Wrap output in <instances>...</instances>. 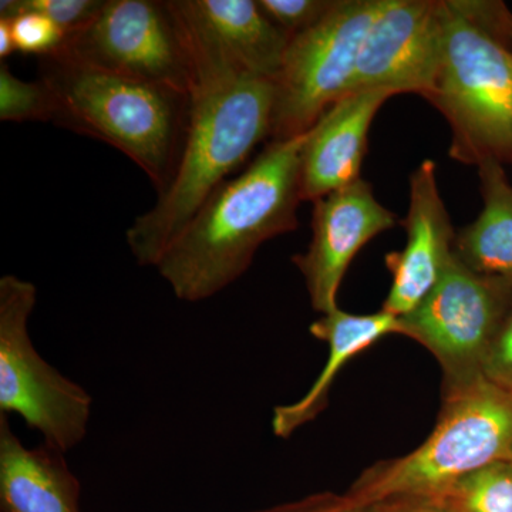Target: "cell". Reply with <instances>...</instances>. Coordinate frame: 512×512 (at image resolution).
<instances>
[{
  "mask_svg": "<svg viewBox=\"0 0 512 512\" xmlns=\"http://www.w3.org/2000/svg\"><path fill=\"white\" fill-rule=\"evenodd\" d=\"M187 133L173 178L127 229L128 249L153 266L208 198L271 137L275 80L218 60L195 59Z\"/></svg>",
  "mask_w": 512,
  "mask_h": 512,
  "instance_id": "cell-1",
  "label": "cell"
},
{
  "mask_svg": "<svg viewBox=\"0 0 512 512\" xmlns=\"http://www.w3.org/2000/svg\"><path fill=\"white\" fill-rule=\"evenodd\" d=\"M306 136L271 140L165 248L154 268L180 301L218 295L248 271L264 242L295 231Z\"/></svg>",
  "mask_w": 512,
  "mask_h": 512,
  "instance_id": "cell-2",
  "label": "cell"
},
{
  "mask_svg": "<svg viewBox=\"0 0 512 512\" xmlns=\"http://www.w3.org/2000/svg\"><path fill=\"white\" fill-rule=\"evenodd\" d=\"M39 80L52 94V123L116 148L157 194L165 190L183 148L191 96L59 52L40 59Z\"/></svg>",
  "mask_w": 512,
  "mask_h": 512,
  "instance_id": "cell-3",
  "label": "cell"
},
{
  "mask_svg": "<svg viewBox=\"0 0 512 512\" xmlns=\"http://www.w3.org/2000/svg\"><path fill=\"white\" fill-rule=\"evenodd\" d=\"M443 10V60L430 103L450 124V156L477 167L512 161V49L485 2L443 0Z\"/></svg>",
  "mask_w": 512,
  "mask_h": 512,
  "instance_id": "cell-4",
  "label": "cell"
},
{
  "mask_svg": "<svg viewBox=\"0 0 512 512\" xmlns=\"http://www.w3.org/2000/svg\"><path fill=\"white\" fill-rule=\"evenodd\" d=\"M512 463V396L483 379L444 393L433 433L412 453L360 474L349 494L370 504L440 497L493 464Z\"/></svg>",
  "mask_w": 512,
  "mask_h": 512,
  "instance_id": "cell-5",
  "label": "cell"
},
{
  "mask_svg": "<svg viewBox=\"0 0 512 512\" xmlns=\"http://www.w3.org/2000/svg\"><path fill=\"white\" fill-rule=\"evenodd\" d=\"M36 301L32 282L0 278V414H18L64 454L86 439L93 397L37 352L29 333Z\"/></svg>",
  "mask_w": 512,
  "mask_h": 512,
  "instance_id": "cell-6",
  "label": "cell"
},
{
  "mask_svg": "<svg viewBox=\"0 0 512 512\" xmlns=\"http://www.w3.org/2000/svg\"><path fill=\"white\" fill-rule=\"evenodd\" d=\"M383 0H338L318 25L293 36L275 79L272 140L308 133L352 93L360 50Z\"/></svg>",
  "mask_w": 512,
  "mask_h": 512,
  "instance_id": "cell-7",
  "label": "cell"
},
{
  "mask_svg": "<svg viewBox=\"0 0 512 512\" xmlns=\"http://www.w3.org/2000/svg\"><path fill=\"white\" fill-rule=\"evenodd\" d=\"M57 52L188 96L194 89V56L171 0H104Z\"/></svg>",
  "mask_w": 512,
  "mask_h": 512,
  "instance_id": "cell-8",
  "label": "cell"
},
{
  "mask_svg": "<svg viewBox=\"0 0 512 512\" xmlns=\"http://www.w3.org/2000/svg\"><path fill=\"white\" fill-rule=\"evenodd\" d=\"M511 308V285L476 274L454 254L436 288L400 319L403 335L436 357L451 393L483 379L485 356Z\"/></svg>",
  "mask_w": 512,
  "mask_h": 512,
  "instance_id": "cell-9",
  "label": "cell"
},
{
  "mask_svg": "<svg viewBox=\"0 0 512 512\" xmlns=\"http://www.w3.org/2000/svg\"><path fill=\"white\" fill-rule=\"evenodd\" d=\"M443 47V0H383L360 50L352 92L416 93L431 101Z\"/></svg>",
  "mask_w": 512,
  "mask_h": 512,
  "instance_id": "cell-10",
  "label": "cell"
},
{
  "mask_svg": "<svg viewBox=\"0 0 512 512\" xmlns=\"http://www.w3.org/2000/svg\"><path fill=\"white\" fill-rule=\"evenodd\" d=\"M397 224L399 217L377 201L363 178L313 201L311 244L292 262L316 312L326 315L339 308L340 285L357 252Z\"/></svg>",
  "mask_w": 512,
  "mask_h": 512,
  "instance_id": "cell-11",
  "label": "cell"
},
{
  "mask_svg": "<svg viewBox=\"0 0 512 512\" xmlns=\"http://www.w3.org/2000/svg\"><path fill=\"white\" fill-rule=\"evenodd\" d=\"M403 251L386 255L392 286L383 311L397 318L412 313L439 284L454 255L453 225L437 184L436 164L424 160L410 177V205Z\"/></svg>",
  "mask_w": 512,
  "mask_h": 512,
  "instance_id": "cell-12",
  "label": "cell"
},
{
  "mask_svg": "<svg viewBox=\"0 0 512 512\" xmlns=\"http://www.w3.org/2000/svg\"><path fill=\"white\" fill-rule=\"evenodd\" d=\"M194 56L275 80L292 37L254 0H171Z\"/></svg>",
  "mask_w": 512,
  "mask_h": 512,
  "instance_id": "cell-13",
  "label": "cell"
},
{
  "mask_svg": "<svg viewBox=\"0 0 512 512\" xmlns=\"http://www.w3.org/2000/svg\"><path fill=\"white\" fill-rule=\"evenodd\" d=\"M393 96L387 90H357L320 117L302 148L303 201L313 202L362 178L369 128L377 111Z\"/></svg>",
  "mask_w": 512,
  "mask_h": 512,
  "instance_id": "cell-14",
  "label": "cell"
},
{
  "mask_svg": "<svg viewBox=\"0 0 512 512\" xmlns=\"http://www.w3.org/2000/svg\"><path fill=\"white\" fill-rule=\"evenodd\" d=\"M0 508L2 512H82L80 483L63 453L28 448L0 414Z\"/></svg>",
  "mask_w": 512,
  "mask_h": 512,
  "instance_id": "cell-15",
  "label": "cell"
},
{
  "mask_svg": "<svg viewBox=\"0 0 512 512\" xmlns=\"http://www.w3.org/2000/svg\"><path fill=\"white\" fill-rule=\"evenodd\" d=\"M309 329L313 338L328 343V362L305 396L275 407L272 431L279 439H288L326 409L330 387L350 359L384 336L403 335L402 319L383 309L370 315H353L338 308L320 316Z\"/></svg>",
  "mask_w": 512,
  "mask_h": 512,
  "instance_id": "cell-16",
  "label": "cell"
},
{
  "mask_svg": "<svg viewBox=\"0 0 512 512\" xmlns=\"http://www.w3.org/2000/svg\"><path fill=\"white\" fill-rule=\"evenodd\" d=\"M483 210L454 241V254L478 275L512 286V184L503 163L478 165Z\"/></svg>",
  "mask_w": 512,
  "mask_h": 512,
  "instance_id": "cell-17",
  "label": "cell"
},
{
  "mask_svg": "<svg viewBox=\"0 0 512 512\" xmlns=\"http://www.w3.org/2000/svg\"><path fill=\"white\" fill-rule=\"evenodd\" d=\"M440 497H446L460 512H512V463L481 468Z\"/></svg>",
  "mask_w": 512,
  "mask_h": 512,
  "instance_id": "cell-18",
  "label": "cell"
},
{
  "mask_svg": "<svg viewBox=\"0 0 512 512\" xmlns=\"http://www.w3.org/2000/svg\"><path fill=\"white\" fill-rule=\"evenodd\" d=\"M53 119L52 94L42 80L26 82L0 64V120L23 123V121H50Z\"/></svg>",
  "mask_w": 512,
  "mask_h": 512,
  "instance_id": "cell-19",
  "label": "cell"
},
{
  "mask_svg": "<svg viewBox=\"0 0 512 512\" xmlns=\"http://www.w3.org/2000/svg\"><path fill=\"white\" fill-rule=\"evenodd\" d=\"M104 0H2L0 18L35 12L52 20L64 36L73 35L97 15Z\"/></svg>",
  "mask_w": 512,
  "mask_h": 512,
  "instance_id": "cell-20",
  "label": "cell"
},
{
  "mask_svg": "<svg viewBox=\"0 0 512 512\" xmlns=\"http://www.w3.org/2000/svg\"><path fill=\"white\" fill-rule=\"evenodd\" d=\"M15 39L16 52L42 57L53 55L62 47L64 33L56 23L35 12H18L8 16Z\"/></svg>",
  "mask_w": 512,
  "mask_h": 512,
  "instance_id": "cell-21",
  "label": "cell"
},
{
  "mask_svg": "<svg viewBox=\"0 0 512 512\" xmlns=\"http://www.w3.org/2000/svg\"><path fill=\"white\" fill-rule=\"evenodd\" d=\"M338 0H259V8L289 36L318 25Z\"/></svg>",
  "mask_w": 512,
  "mask_h": 512,
  "instance_id": "cell-22",
  "label": "cell"
},
{
  "mask_svg": "<svg viewBox=\"0 0 512 512\" xmlns=\"http://www.w3.org/2000/svg\"><path fill=\"white\" fill-rule=\"evenodd\" d=\"M483 377L512 396V308L485 356Z\"/></svg>",
  "mask_w": 512,
  "mask_h": 512,
  "instance_id": "cell-23",
  "label": "cell"
},
{
  "mask_svg": "<svg viewBox=\"0 0 512 512\" xmlns=\"http://www.w3.org/2000/svg\"><path fill=\"white\" fill-rule=\"evenodd\" d=\"M251 512H384V505L366 503L349 493H319Z\"/></svg>",
  "mask_w": 512,
  "mask_h": 512,
  "instance_id": "cell-24",
  "label": "cell"
},
{
  "mask_svg": "<svg viewBox=\"0 0 512 512\" xmlns=\"http://www.w3.org/2000/svg\"><path fill=\"white\" fill-rule=\"evenodd\" d=\"M384 512H460L446 497H410L386 501Z\"/></svg>",
  "mask_w": 512,
  "mask_h": 512,
  "instance_id": "cell-25",
  "label": "cell"
},
{
  "mask_svg": "<svg viewBox=\"0 0 512 512\" xmlns=\"http://www.w3.org/2000/svg\"><path fill=\"white\" fill-rule=\"evenodd\" d=\"M16 52L15 39H13L12 26L8 19L0 18V57L6 59Z\"/></svg>",
  "mask_w": 512,
  "mask_h": 512,
  "instance_id": "cell-26",
  "label": "cell"
},
{
  "mask_svg": "<svg viewBox=\"0 0 512 512\" xmlns=\"http://www.w3.org/2000/svg\"><path fill=\"white\" fill-rule=\"evenodd\" d=\"M498 30H500L501 36L504 37L505 42H507L512 49V15L510 10L505 8V6L503 12H501Z\"/></svg>",
  "mask_w": 512,
  "mask_h": 512,
  "instance_id": "cell-27",
  "label": "cell"
}]
</instances>
